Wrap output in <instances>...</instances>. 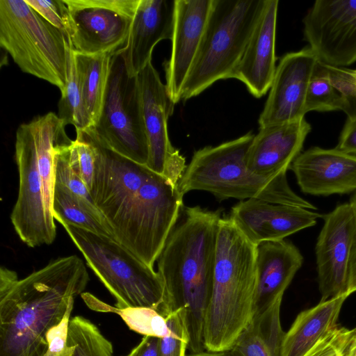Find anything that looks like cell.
Returning a JSON list of instances; mask_svg holds the SVG:
<instances>
[{
    "label": "cell",
    "instance_id": "7c38bea8",
    "mask_svg": "<svg viewBox=\"0 0 356 356\" xmlns=\"http://www.w3.org/2000/svg\"><path fill=\"white\" fill-rule=\"evenodd\" d=\"M143 119L149 156L146 166L172 184L178 183L187 165L185 158L175 148L168 132V120L175 105L152 62L137 75Z\"/></svg>",
    "mask_w": 356,
    "mask_h": 356
},
{
    "label": "cell",
    "instance_id": "ba28073f",
    "mask_svg": "<svg viewBox=\"0 0 356 356\" xmlns=\"http://www.w3.org/2000/svg\"><path fill=\"white\" fill-rule=\"evenodd\" d=\"M178 186L149 169L135 197L111 225L114 238L154 268L184 207Z\"/></svg>",
    "mask_w": 356,
    "mask_h": 356
},
{
    "label": "cell",
    "instance_id": "6da1fadb",
    "mask_svg": "<svg viewBox=\"0 0 356 356\" xmlns=\"http://www.w3.org/2000/svg\"><path fill=\"white\" fill-rule=\"evenodd\" d=\"M89 275L81 259H55L19 280L0 270V356H43L47 332L63 318L70 299L83 293Z\"/></svg>",
    "mask_w": 356,
    "mask_h": 356
},
{
    "label": "cell",
    "instance_id": "5b68a950",
    "mask_svg": "<svg viewBox=\"0 0 356 356\" xmlns=\"http://www.w3.org/2000/svg\"><path fill=\"white\" fill-rule=\"evenodd\" d=\"M266 0H212L202 40L182 89L195 97L218 80L232 79Z\"/></svg>",
    "mask_w": 356,
    "mask_h": 356
},
{
    "label": "cell",
    "instance_id": "7402d4cb",
    "mask_svg": "<svg viewBox=\"0 0 356 356\" xmlns=\"http://www.w3.org/2000/svg\"><path fill=\"white\" fill-rule=\"evenodd\" d=\"M279 1L266 0L265 8L232 79L244 83L257 98L266 94L276 71L275 37Z\"/></svg>",
    "mask_w": 356,
    "mask_h": 356
},
{
    "label": "cell",
    "instance_id": "277c9868",
    "mask_svg": "<svg viewBox=\"0 0 356 356\" xmlns=\"http://www.w3.org/2000/svg\"><path fill=\"white\" fill-rule=\"evenodd\" d=\"M254 137V134L248 132L234 140L195 151L178 183L179 191L184 195L191 191H204L219 200L256 198L316 210L314 205L291 188L286 172L264 177L248 168L246 156Z\"/></svg>",
    "mask_w": 356,
    "mask_h": 356
},
{
    "label": "cell",
    "instance_id": "d6986e66",
    "mask_svg": "<svg viewBox=\"0 0 356 356\" xmlns=\"http://www.w3.org/2000/svg\"><path fill=\"white\" fill-rule=\"evenodd\" d=\"M301 191L327 196L356 191V155L314 147L294 159L289 168Z\"/></svg>",
    "mask_w": 356,
    "mask_h": 356
},
{
    "label": "cell",
    "instance_id": "30bf717a",
    "mask_svg": "<svg viewBox=\"0 0 356 356\" xmlns=\"http://www.w3.org/2000/svg\"><path fill=\"white\" fill-rule=\"evenodd\" d=\"M75 52L113 55L124 47L140 0H64Z\"/></svg>",
    "mask_w": 356,
    "mask_h": 356
},
{
    "label": "cell",
    "instance_id": "5bb4252c",
    "mask_svg": "<svg viewBox=\"0 0 356 356\" xmlns=\"http://www.w3.org/2000/svg\"><path fill=\"white\" fill-rule=\"evenodd\" d=\"M316 244L321 301L348 294L349 268L356 237V216L350 203L324 216Z\"/></svg>",
    "mask_w": 356,
    "mask_h": 356
},
{
    "label": "cell",
    "instance_id": "d590c367",
    "mask_svg": "<svg viewBox=\"0 0 356 356\" xmlns=\"http://www.w3.org/2000/svg\"><path fill=\"white\" fill-rule=\"evenodd\" d=\"M46 21L68 40L72 33V21L64 0H26Z\"/></svg>",
    "mask_w": 356,
    "mask_h": 356
},
{
    "label": "cell",
    "instance_id": "f546056e",
    "mask_svg": "<svg viewBox=\"0 0 356 356\" xmlns=\"http://www.w3.org/2000/svg\"><path fill=\"white\" fill-rule=\"evenodd\" d=\"M58 108L59 118L66 125H74L76 131H86L91 127V121L82 98L71 41L67 82L65 90L61 93Z\"/></svg>",
    "mask_w": 356,
    "mask_h": 356
},
{
    "label": "cell",
    "instance_id": "d4e9b609",
    "mask_svg": "<svg viewBox=\"0 0 356 356\" xmlns=\"http://www.w3.org/2000/svg\"><path fill=\"white\" fill-rule=\"evenodd\" d=\"M37 149L38 165L42 184L43 196L49 222L56 227L52 213L55 186V160L58 149L71 143L66 134V124L58 115L49 112L30 121Z\"/></svg>",
    "mask_w": 356,
    "mask_h": 356
},
{
    "label": "cell",
    "instance_id": "2e32d148",
    "mask_svg": "<svg viewBox=\"0 0 356 356\" xmlns=\"http://www.w3.org/2000/svg\"><path fill=\"white\" fill-rule=\"evenodd\" d=\"M318 60L309 47L287 53L281 58L259 115V127L305 118L307 88Z\"/></svg>",
    "mask_w": 356,
    "mask_h": 356
},
{
    "label": "cell",
    "instance_id": "ffe728a7",
    "mask_svg": "<svg viewBox=\"0 0 356 356\" xmlns=\"http://www.w3.org/2000/svg\"><path fill=\"white\" fill-rule=\"evenodd\" d=\"M175 13V0H140L126 45L118 51L130 76H136L152 62L158 42L172 39Z\"/></svg>",
    "mask_w": 356,
    "mask_h": 356
},
{
    "label": "cell",
    "instance_id": "ab89813d",
    "mask_svg": "<svg viewBox=\"0 0 356 356\" xmlns=\"http://www.w3.org/2000/svg\"><path fill=\"white\" fill-rule=\"evenodd\" d=\"M160 338L144 336L127 356H159Z\"/></svg>",
    "mask_w": 356,
    "mask_h": 356
},
{
    "label": "cell",
    "instance_id": "9c48e42d",
    "mask_svg": "<svg viewBox=\"0 0 356 356\" xmlns=\"http://www.w3.org/2000/svg\"><path fill=\"white\" fill-rule=\"evenodd\" d=\"M85 131L101 145L146 165L149 149L138 78L129 75L120 51L112 56L99 118Z\"/></svg>",
    "mask_w": 356,
    "mask_h": 356
},
{
    "label": "cell",
    "instance_id": "44dd1931",
    "mask_svg": "<svg viewBox=\"0 0 356 356\" xmlns=\"http://www.w3.org/2000/svg\"><path fill=\"white\" fill-rule=\"evenodd\" d=\"M310 124L300 120L259 127L246 156L248 168L257 175L271 177L286 172L300 154Z\"/></svg>",
    "mask_w": 356,
    "mask_h": 356
},
{
    "label": "cell",
    "instance_id": "7bdbcfd3",
    "mask_svg": "<svg viewBox=\"0 0 356 356\" xmlns=\"http://www.w3.org/2000/svg\"><path fill=\"white\" fill-rule=\"evenodd\" d=\"M186 356H231L229 351L212 352V351H201L197 353H191Z\"/></svg>",
    "mask_w": 356,
    "mask_h": 356
},
{
    "label": "cell",
    "instance_id": "4dcf8cb0",
    "mask_svg": "<svg viewBox=\"0 0 356 356\" xmlns=\"http://www.w3.org/2000/svg\"><path fill=\"white\" fill-rule=\"evenodd\" d=\"M68 345L71 356H113L111 342L90 320L76 316L69 325Z\"/></svg>",
    "mask_w": 356,
    "mask_h": 356
},
{
    "label": "cell",
    "instance_id": "ee69618b",
    "mask_svg": "<svg viewBox=\"0 0 356 356\" xmlns=\"http://www.w3.org/2000/svg\"><path fill=\"white\" fill-rule=\"evenodd\" d=\"M349 203L351 205V207L355 212V215L356 216V191L355 192L354 195L352 196L351 199L350 200Z\"/></svg>",
    "mask_w": 356,
    "mask_h": 356
},
{
    "label": "cell",
    "instance_id": "60d3db41",
    "mask_svg": "<svg viewBox=\"0 0 356 356\" xmlns=\"http://www.w3.org/2000/svg\"><path fill=\"white\" fill-rule=\"evenodd\" d=\"M356 291V237L353 243L349 268L348 293Z\"/></svg>",
    "mask_w": 356,
    "mask_h": 356
},
{
    "label": "cell",
    "instance_id": "603a6c76",
    "mask_svg": "<svg viewBox=\"0 0 356 356\" xmlns=\"http://www.w3.org/2000/svg\"><path fill=\"white\" fill-rule=\"evenodd\" d=\"M302 262V254L289 241H266L257 245L254 315L282 300L284 291Z\"/></svg>",
    "mask_w": 356,
    "mask_h": 356
},
{
    "label": "cell",
    "instance_id": "9a60e30c",
    "mask_svg": "<svg viewBox=\"0 0 356 356\" xmlns=\"http://www.w3.org/2000/svg\"><path fill=\"white\" fill-rule=\"evenodd\" d=\"M91 138L96 148V161L90 193L111 231V225L135 197L149 169Z\"/></svg>",
    "mask_w": 356,
    "mask_h": 356
},
{
    "label": "cell",
    "instance_id": "484cf974",
    "mask_svg": "<svg viewBox=\"0 0 356 356\" xmlns=\"http://www.w3.org/2000/svg\"><path fill=\"white\" fill-rule=\"evenodd\" d=\"M282 300L256 314L229 350L231 356H280L285 332L280 323Z\"/></svg>",
    "mask_w": 356,
    "mask_h": 356
},
{
    "label": "cell",
    "instance_id": "cb8c5ba5",
    "mask_svg": "<svg viewBox=\"0 0 356 356\" xmlns=\"http://www.w3.org/2000/svg\"><path fill=\"white\" fill-rule=\"evenodd\" d=\"M348 294L320 301L300 312L285 333L280 356H304L321 339L333 331Z\"/></svg>",
    "mask_w": 356,
    "mask_h": 356
},
{
    "label": "cell",
    "instance_id": "b9f144b4",
    "mask_svg": "<svg viewBox=\"0 0 356 356\" xmlns=\"http://www.w3.org/2000/svg\"><path fill=\"white\" fill-rule=\"evenodd\" d=\"M344 356H356V327L350 330L344 350Z\"/></svg>",
    "mask_w": 356,
    "mask_h": 356
},
{
    "label": "cell",
    "instance_id": "52a82bcc",
    "mask_svg": "<svg viewBox=\"0 0 356 356\" xmlns=\"http://www.w3.org/2000/svg\"><path fill=\"white\" fill-rule=\"evenodd\" d=\"M88 266L115 298L118 308L149 307L161 312L164 287L158 272L113 238L63 225Z\"/></svg>",
    "mask_w": 356,
    "mask_h": 356
},
{
    "label": "cell",
    "instance_id": "3957f363",
    "mask_svg": "<svg viewBox=\"0 0 356 356\" xmlns=\"http://www.w3.org/2000/svg\"><path fill=\"white\" fill-rule=\"evenodd\" d=\"M256 248L229 216L221 218L212 291L204 321L207 351H229L253 318Z\"/></svg>",
    "mask_w": 356,
    "mask_h": 356
},
{
    "label": "cell",
    "instance_id": "8992f818",
    "mask_svg": "<svg viewBox=\"0 0 356 356\" xmlns=\"http://www.w3.org/2000/svg\"><path fill=\"white\" fill-rule=\"evenodd\" d=\"M0 45L22 71L49 82L63 92L70 40L26 0L0 1Z\"/></svg>",
    "mask_w": 356,
    "mask_h": 356
},
{
    "label": "cell",
    "instance_id": "e0dca14e",
    "mask_svg": "<svg viewBox=\"0 0 356 356\" xmlns=\"http://www.w3.org/2000/svg\"><path fill=\"white\" fill-rule=\"evenodd\" d=\"M322 214L313 210L251 198L232 207L229 218L253 245L284 240L314 226Z\"/></svg>",
    "mask_w": 356,
    "mask_h": 356
},
{
    "label": "cell",
    "instance_id": "f35d334b",
    "mask_svg": "<svg viewBox=\"0 0 356 356\" xmlns=\"http://www.w3.org/2000/svg\"><path fill=\"white\" fill-rule=\"evenodd\" d=\"M336 148L346 153L356 155V118L347 119Z\"/></svg>",
    "mask_w": 356,
    "mask_h": 356
},
{
    "label": "cell",
    "instance_id": "d6a6232c",
    "mask_svg": "<svg viewBox=\"0 0 356 356\" xmlns=\"http://www.w3.org/2000/svg\"><path fill=\"white\" fill-rule=\"evenodd\" d=\"M73 142L74 140L71 143L61 146L56 152L55 181L67 187L106 222L104 216L95 206L90 191L81 177L73 170L70 165V151Z\"/></svg>",
    "mask_w": 356,
    "mask_h": 356
},
{
    "label": "cell",
    "instance_id": "4316f807",
    "mask_svg": "<svg viewBox=\"0 0 356 356\" xmlns=\"http://www.w3.org/2000/svg\"><path fill=\"white\" fill-rule=\"evenodd\" d=\"M74 53L84 106L92 127L101 113L113 55Z\"/></svg>",
    "mask_w": 356,
    "mask_h": 356
},
{
    "label": "cell",
    "instance_id": "83f0119b",
    "mask_svg": "<svg viewBox=\"0 0 356 356\" xmlns=\"http://www.w3.org/2000/svg\"><path fill=\"white\" fill-rule=\"evenodd\" d=\"M54 220L114 238L104 220L63 184L56 181L52 202Z\"/></svg>",
    "mask_w": 356,
    "mask_h": 356
},
{
    "label": "cell",
    "instance_id": "8d00e7d4",
    "mask_svg": "<svg viewBox=\"0 0 356 356\" xmlns=\"http://www.w3.org/2000/svg\"><path fill=\"white\" fill-rule=\"evenodd\" d=\"M74 298L72 297L70 299L66 312L60 322L47 332V350L43 356H71L72 348L68 345L67 340Z\"/></svg>",
    "mask_w": 356,
    "mask_h": 356
},
{
    "label": "cell",
    "instance_id": "1f68e13d",
    "mask_svg": "<svg viewBox=\"0 0 356 356\" xmlns=\"http://www.w3.org/2000/svg\"><path fill=\"white\" fill-rule=\"evenodd\" d=\"M339 92L331 83L325 64L318 60L312 74L305 100V113L343 111Z\"/></svg>",
    "mask_w": 356,
    "mask_h": 356
},
{
    "label": "cell",
    "instance_id": "74e56055",
    "mask_svg": "<svg viewBox=\"0 0 356 356\" xmlns=\"http://www.w3.org/2000/svg\"><path fill=\"white\" fill-rule=\"evenodd\" d=\"M350 330L337 326L304 356H344Z\"/></svg>",
    "mask_w": 356,
    "mask_h": 356
},
{
    "label": "cell",
    "instance_id": "e575fe53",
    "mask_svg": "<svg viewBox=\"0 0 356 356\" xmlns=\"http://www.w3.org/2000/svg\"><path fill=\"white\" fill-rule=\"evenodd\" d=\"M325 67L331 83L343 99L342 111L346 114L348 119L356 118V70L327 64Z\"/></svg>",
    "mask_w": 356,
    "mask_h": 356
},
{
    "label": "cell",
    "instance_id": "ac0fdd59",
    "mask_svg": "<svg viewBox=\"0 0 356 356\" xmlns=\"http://www.w3.org/2000/svg\"><path fill=\"white\" fill-rule=\"evenodd\" d=\"M212 0H175L172 52L165 64L166 90L175 104L196 57Z\"/></svg>",
    "mask_w": 356,
    "mask_h": 356
},
{
    "label": "cell",
    "instance_id": "8fae6325",
    "mask_svg": "<svg viewBox=\"0 0 356 356\" xmlns=\"http://www.w3.org/2000/svg\"><path fill=\"white\" fill-rule=\"evenodd\" d=\"M15 159L19 172V193L10 219L19 238L31 248L49 245L56 227L49 222L37 149L31 122L20 124L16 131Z\"/></svg>",
    "mask_w": 356,
    "mask_h": 356
},
{
    "label": "cell",
    "instance_id": "7a4b0ae2",
    "mask_svg": "<svg viewBox=\"0 0 356 356\" xmlns=\"http://www.w3.org/2000/svg\"><path fill=\"white\" fill-rule=\"evenodd\" d=\"M220 211L183 207L157 259L164 287L161 314L186 309L191 353L204 350L203 329L216 265Z\"/></svg>",
    "mask_w": 356,
    "mask_h": 356
},
{
    "label": "cell",
    "instance_id": "4fadbf2b",
    "mask_svg": "<svg viewBox=\"0 0 356 356\" xmlns=\"http://www.w3.org/2000/svg\"><path fill=\"white\" fill-rule=\"evenodd\" d=\"M303 25L305 39L320 61L341 67L356 62V0H317Z\"/></svg>",
    "mask_w": 356,
    "mask_h": 356
},
{
    "label": "cell",
    "instance_id": "f1b7e54d",
    "mask_svg": "<svg viewBox=\"0 0 356 356\" xmlns=\"http://www.w3.org/2000/svg\"><path fill=\"white\" fill-rule=\"evenodd\" d=\"M86 305L99 312H111L118 314L130 330L144 336L163 338L168 335L166 318L156 310L149 307L118 308L111 306L94 295L86 292L81 294Z\"/></svg>",
    "mask_w": 356,
    "mask_h": 356
},
{
    "label": "cell",
    "instance_id": "836d02e7",
    "mask_svg": "<svg viewBox=\"0 0 356 356\" xmlns=\"http://www.w3.org/2000/svg\"><path fill=\"white\" fill-rule=\"evenodd\" d=\"M165 318L170 333L160 338L159 356H186L191 338L186 309H177Z\"/></svg>",
    "mask_w": 356,
    "mask_h": 356
}]
</instances>
